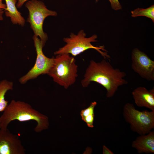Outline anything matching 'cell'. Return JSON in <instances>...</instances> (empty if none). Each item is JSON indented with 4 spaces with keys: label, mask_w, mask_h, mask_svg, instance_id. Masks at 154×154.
Segmentation results:
<instances>
[{
    "label": "cell",
    "mask_w": 154,
    "mask_h": 154,
    "mask_svg": "<svg viewBox=\"0 0 154 154\" xmlns=\"http://www.w3.org/2000/svg\"><path fill=\"white\" fill-rule=\"evenodd\" d=\"M126 76L125 72L114 68L105 59L98 62L92 60L81 82L85 88L92 82L98 83L106 89V96L110 98L114 96L119 86L127 84L128 81L124 78Z\"/></svg>",
    "instance_id": "1"
},
{
    "label": "cell",
    "mask_w": 154,
    "mask_h": 154,
    "mask_svg": "<svg viewBox=\"0 0 154 154\" xmlns=\"http://www.w3.org/2000/svg\"><path fill=\"white\" fill-rule=\"evenodd\" d=\"M15 120L20 122L36 121L37 125L34 130L37 133L47 129L49 126L47 116L33 109L27 103L13 100L0 117V129H7L9 124Z\"/></svg>",
    "instance_id": "2"
},
{
    "label": "cell",
    "mask_w": 154,
    "mask_h": 154,
    "mask_svg": "<svg viewBox=\"0 0 154 154\" xmlns=\"http://www.w3.org/2000/svg\"><path fill=\"white\" fill-rule=\"evenodd\" d=\"M76 62L74 57L69 54L57 55L47 74L54 82L67 89L74 83L78 77Z\"/></svg>",
    "instance_id": "3"
},
{
    "label": "cell",
    "mask_w": 154,
    "mask_h": 154,
    "mask_svg": "<svg viewBox=\"0 0 154 154\" xmlns=\"http://www.w3.org/2000/svg\"><path fill=\"white\" fill-rule=\"evenodd\" d=\"M86 34L83 30H80L77 35L71 33L68 37L64 38L63 41L66 44L63 47L54 52L55 55L62 54H71L75 56L85 51L93 49L98 52L105 58L110 60V56L105 49L104 46H95L91 43L97 41V36L94 35L87 38Z\"/></svg>",
    "instance_id": "4"
},
{
    "label": "cell",
    "mask_w": 154,
    "mask_h": 154,
    "mask_svg": "<svg viewBox=\"0 0 154 154\" xmlns=\"http://www.w3.org/2000/svg\"><path fill=\"white\" fill-rule=\"evenodd\" d=\"M123 115L131 130L139 135L147 134L154 128V111H139L127 102L123 107Z\"/></svg>",
    "instance_id": "5"
},
{
    "label": "cell",
    "mask_w": 154,
    "mask_h": 154,
    "mask_svg": "<svg viewBox=\"0 0 154 154\" xmlns=\"http://www.w3.org/2000/svg\"><path fill=\"white\" fill-rule=\"evenodd\" d=\"M25 6L29 12L27 22L30 23L34 35L40 38L44 46L48 37L43 30L44 20L48 16H56L57 13L55 11L48 9L44 3L40 0L29 1L26 3Z\"/></svg>",
    "instance_id": "6"
},
{
    "label": "cell",
    "mask_w": 154,
    "mask_h": 154,
    "mask_svg": "<svg viewBox=\"0 0 154 154\" xmlns=\"http://www.w3.org/2000/svg\"><path fill=\"white\" fill-rule=\"evenodd\" d=\"M33 39L37 54L36 60L31 69L19 79V81L22 84L40 75L47 74L54 62V58H49L44 54L42 48L44 46L40 39L34 35Z\"/></svg>",
    "instance_id": "7"
},
{
    "label": "cell",
    "mask_w": 154,
    "mask_h": 154,
    "mask_svg": "<svg viewBox=\"0 0 154 154\" xmlns=\"http://www.w3.org/2000/svg\"><path fill=\"white\" fill-rule=\"evenodd\" d=\"M131 68L141 77L148 81L154 80V61L138 48L131 53Z\"/></svg>",
    "instance_id": "8"
},
{
    "label": "cell",
    "mask_w": 154,
    "mask_h": 154,
    "mask_svg": "<svg viewBox=\"0 0 154 154\" xmlns=\"http://www.w3.org/2000/svg\"><path fill=\"white\" fill-rule=\"evenodd\" d=\"M25 151L17 135L0 129V154H25Z\"/></svg>",
    "instance_id": "9"
},
{
    "label": "cell",
    "mask_w": 154,
    "mask_h": 154,
    "mask_svg": "<svg viewBox=\"0 0 154 154\" xmlns=\"http://www.w3.org/2000/svg\"><path fill=\"white\" fill-rule=\"evenodd\" d=\"M132 94L137 106L154 111V88L148 90L144 87L139 86L133 91Z\"/></svg>",
    "instance_id": "10"
},
{
    "label": "cell",
    "mask_w": 154,
    "mask_h": 154,
    "mask_svg": "<svg viewBox=\"0 0 154 154\" xmlns=\"http://www.w3.org/2000/svg\"><path fill=\"white\" fill-rule=\"evenodd\" d=\"M132 147L135 148L138 153H154V131L139 135L132 143Z\"/></svg>",
    "instance_id": "11"
},
{
    "label": "cell",
    "mask_w": 154,
    "mask_h": 154,
    "mask_svg": "<svg viewBox=\"0 0 154 154\" xmlns=\"http://www.w3.org/2000/svg\"><path fill=\"white\" fill-rule=\"evenodd\" d=\"M6 7L5 15L9 17L12 23L23 26L25 23L24 18L21 15L16 5L17 0H5Z\"/></svg>",
    "instance_id": "12"
},
{
    "label": "cell",
    "mask_w": 154,
    "mask_h": 154,
    "mask_svg": "<svg viewBox=\"0 0 154 154\" xmlns=\"http://www.w3.org/2000/svg\"><path fill=\"white\" fill-rule=\"evenodd\" d=\"M13 82L4 80L0 82V112H3L8 104V101L5 99V96L9 90L13 88Z\"/></svg>",
    "instance_id": "13"
},
{
    "label": "cell",
    "mask_w": 154,
    "mask_h": 154,
    "mask_svg": "<svg viewBox=\"0 0 154 154\" xmlns=\"http://www.w3.org/2000/svg\"><path fill=\"white\" fill-rule=\"evenodd\" d=\"M131 16L133 17L144 16L150 19L154 22V5H153L145 9L138 8L131 12Z\"/></svg>",
    "instance_id": "14"
},
{
    "label": "cell",
    "mask_w": 154,
    "mask_h": 154,
    "mask_svg": "<svg viewBox=\"0 0 154 154\" xmlns=\"http://www.w3.org/2000/svg\"><path fill=\"white\" fill-rule=\"evenodd\" d=\"M97 104V103L96 101L92 102L88 107L81 111L80 114L82 119L88 115L94 114V109Z\"/></svg>",
    "instance_id": "15"
},
{
    "label": "cell",
    "mask_w": 154,
    "mask_h": 154,
    "mask_svg": "<svg viewBox=\"0 0 154 154\" xmlns=\"http://www.w3.org/2000/svg\"><path fill=\"white\" fill-rule=\"evenodd\" d=\"M110 2L112 8L115 11L122 9V6L118 0H108Z\"/></svg>",
    "instance_id": "16"
},
{
    "label": "cell",
    "mask_w": 154,
    "mask_h": 154,
    "mask_svg": "<svg viewBox=\"0 0 154 154\" xmlns=\"http://www.w3.org/2000/svg\"><path fill=\"white\" fill-rule=\"evenodd\" d=\"M103 154H114V153L106 146L104 145L103 147Z\"/></svg>",
    "instance_id": "17"
},
{
    "label": "cell",
    "mask_w": 154,
    "mask_h": 154,
    "mask_svg": "<svg viewBox=\"0 0 154 154\" xmlns=\"http://www.w3.org/2000/svg\"><path fill=\"white\" fill-rule=\"evenodd\" d=\"M28 0H18L16 5V7L18 8H21L24 3Z\"/></svg>",
    "instance_id": "18"
},
{
    "label": "cell",
    "mask_w": 154,
    "mask_h": 154,
    "mask_svg": "<svg viewBox=\"0 0 154 154\" xmlns=\"http://www.w3.org/2000/svg\"><path fill=\"white\" fill-rule=\"evenodd\" d=\"M2 1L0 0V9H5L6 7V4L3 3Z\"/></svg>",
    "instance_id": "19"
},
{
    "label": "cell",
    "mask_w": 154,
    "mask_h": 154,
    "mask_svg": "<svg viewBox=\"0 0 154 154\" xmlns=\"http://www.w3.org/2000/svg\"><path fill=\"white\" fill-rule=\"evenodd\" d=\"M4 11H3V9H0V20H3V15Z\"/></svg>",
    "instance_id": "20"
},
{
    "label": "cell",
    "mask_w": 154,
    "mask_h": 154,
    "mask_svg": "<svg viewBox=\"0 0 154 154\" xmlns=\"http://www.w3.org/2000/svg\"><path fill=\"white\" fill-rule=\"evenodd\" d=\"M99 0H95V1H98Z\"/></svg>",
    "instance_id": "21"
}]
</instances>
